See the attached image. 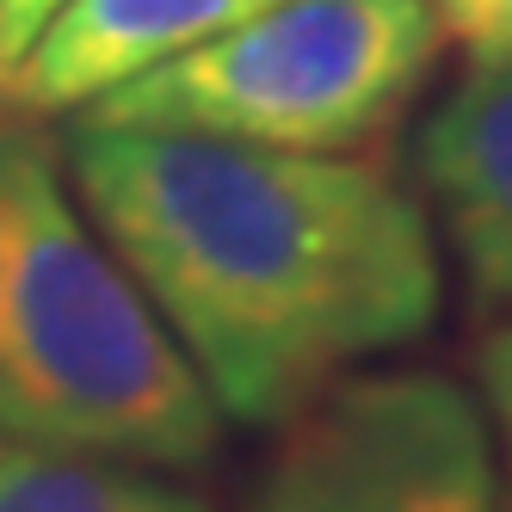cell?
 <instances>
[{
	"label": "cell",
	"mask_w": 512,
	"mask_h": 512,
	"mask_svg": "<svg viewBox=\"0 0 512 512\" xmlns=\"http://www.w3.org/2000/svg\"><path fill=\"white\" fill-rule=\"evenodd\" d=\"M62 167L216 414L284 426L438 321V241L395 173L75 118Z\"/></svg>",
	"instance_id": "1"
},
{
	"label": "cell",
	"mask_w": 512,
	"mask_h": 512,
	"mask_svg": "<svg viewBox=\"0 0 512 512\" xmlns=\"http://www.w3.org/2000/svg\"><path fill=\"white\" fill-rule=\"evenodd\" d=\"M223 414L68 192L62 142L0 99V445L204 469Z\"/></svg>",
	"instance_id": "2"
},
{
	"label": "cell",
	"mask_w": 512,
	"mask_h": 512,
	"mask_svg": "<svg viewBox=\"0 0 512 512\" xmlns=\"http://www.w3.org/2000/svg\"><path fill=\"white\" fill-rule=\"evenodd\" d=\"M438 56L445 31L426 0H272L81 118L352 155L408 112Z\"/></svg>",
	"instance_id": "3"
},
{
	"label": "cell",
	"mask_w": 512,
	"mask_h": 512,
	"mask_svg": "<svg viewBox=\"0 0 512 512\" xmlns=\"http://www.w3.org/2000/svg\"><path fill=\"white\" fill-rule=\"evenodd\" d=\"M247 512H506L494 426L445 371H358L278 426Z\"/></svg>",
	"instance_id": "4"
},
{
	"label": "cell",
	"mask_w": 512,
	"mask_h": 512,
	"mask_svg": "<svg viewBox=\"0 0 512 512\" xmlns=\"http://www.w3.org/2000/svg\"><path fill=\"white\" fill-rule=\"evenodd\" d=\"M272 0H62L50 25L31 38L0 99L31 118H81L149 68L210 44Z\"/></svg>",
	"instance_id": "5"
},
{
	"label": "cell",
	"mask_w": 512,
	"mask_h": 512,
	"mask_svg": "<svg viewBox=\"0 0 512 512\" xmlns=\"http://www.w3.org/2000/svg\"><path fill=\"white\" fill-rule=\"evenodd\" d=\"M420 179L469 284L512 309V62L451 87L420 136Z\"/></svg>",
	"instance_id": "6"
},
{
	"label": "cell",
	"mask_w": 512,
	"mask_h": 512,
	"mask_svg": "<svg viewBox=\"0 0 512 512\" xmlns=\"http://www.w3.org/2000/svg\"><path fill=\"white\" fill-rule=\"evenodd\" d=\"M0 512H210L167 469L0 445Z\"/></svg>",
	"instance_id": "7"
},
{
	"label": "cell",
	"mask_w": 512,
	"mask_h": 512,
	"mask_svg": "<svg viewBox=\"0 0 512 512\" xmlns=\"http://www.w3.org/2000/svg\"><path fill=\"white\" fill-rule=\"evenodd\" d=\"M445 44L469 56V68L512 62V0H426Z\"/></svg>",
	"instance_id": "8"
},
{
	"label": "cell",
	"mask_w": 512,
	"mask_h": 512,
	"mask_svg": "<svg viewBox=\"0 0 512 512\" xmlns=\"http://www.w3.org/2000/svg\"><path fill=\"white\" fill-rule=\"evenodd\" d=\"M475 383H482V414L494 426V445L506 457V512H512V327H494L475 352Z\"/></svg>",
	"instance_id": "9"
},
{
	"label": "cell",
	"mask_w": 512,
	"mask_h": 512,
	"mask_svg": "<svg viewBox=\"0 0 512 512\" xmlns=\"http://www.w3.org/2000/svg\"><path fill=\"white\" fill-rule=\"evenodd\" d=\"M56 7H62V0H0V87H7V75L19 68V56L31 50V38L50 25Z\"/></svg>",
	"instance_id": "10"
}]
</instances>
